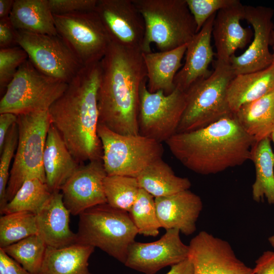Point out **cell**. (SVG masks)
<instances>
[{"instance_id":"d6986e66","label":"cell","mask_w":274,"mask_h":274,"mask_svg":"<svg viewBox=\"0 0 274 274\" xmlns=\"http://www.w3.org/2000/svg\"><path fill=\"white\" fill-rule=\"evenodd\" d=\"M157 218L165 230L176 229L185 235L193 233L203 208L201 198L189 189L155 198Z\"/></svg>"},{"instance_id":"1f68e13d","label":"cell","mask_w":274,"mask_h":274,"mask_svg":"<svg viewBox=\"0 0 274 274\" xmlns=\"http://www.w3.org/2000/svg\"><path fill=\"white\" fill-rule=\"evenodd\" d=\"M37 233L36 215L33 213L18 212L0 217L1 248Z\"/></svg>"},{"instance_id":"44dd1931","label":"cell","mask_w":274,"mask_h":274,"mask_svg":"<svg viewBox=\"0 0 274 274\" xmlns=\"http://www.w3.org/2000/svg\"><path fill=\"white\" fill-rule=\"evenodd\" d=\"M70 215L60 191L53 192L36 214L37 234L48 247L59 248L76 243V233L70 227Z\"/></svg>"},{"instance_id":"7402d4cb","label":"cell","mask_w":274,"mask_h":274,"mask_svg":"<svg viewBox=\"0 0 274 274\" xmlns=\"http://www.w3.org/2000/svg\"><path fill=\"white\" fill-rule=\"evenodd\" d=\"M43 165L46 183L52 192L60 191L62 185L80 166L52 124L46 140Z\"/></svg>"},{"instance_id":"6da1fadb","label":"cell","mask_w":274,"mask_h":274,"mask_svg":"<svg viewBox=\"0 0 274 274\" xmlns=\"http://www.w3.org/2000/svg\"><path fill=\"white\" fill-rule=\"evenodd\" d=\"M142 53L111 41L100 61L99 124L119 134H139L140 92L147 79Z\"/></svg>"},{"instance_id":"9a60e30c","label":"cell","mask_w":274,"mask_h":274,"mask_svg":"<svg viewBox=\"0 0 274 274\" xmlns=\"http://www.w3.org/2000/svg\"><path fill=\"white\" fill-rule=\"evenodd\" d=\"M176 229L166 230L159 239L150 243L134 241L128 247L124 265L145 274H155L188 257L189 247L184 244Z\"/></svg>"},{"instance_id":"52a82bcc","label":"cell","mask_w":274,"mask_h":274,"mask_svg":"<svg viewBox=\"0 0 274 274\" xmlns=\"http://www.w3.org/2000/svg\"><path fill=\"white\" fill-rule=\"evenodd\" d=\"M18 140L10 169L6 200H11L26 180L39 179L46 183L43 159L46 140L52 124L49 110L18 116Z\"/></svg>"},{"instance_id":"7a4b0ae2","label":"cell","mask_w":274,"mask_h":274,"mask_svg":"<svg viewBox=\"0 0 274 274\" xmlns=\"http://www.w3.org/2000/svg\"><path fill=\"white\" fill-rule=\"evenodd\" d=\"M101 72L100 61L83 66L49 109L52 124L79 163L102 159V147L97 134Z\"/></svg>"},{"instance_id":"d6a6232c","label":"cell","mask_w":274,"mask_h":274,"mask_svg":"<svg viewBox=\"0 0 274 274\" xmlns=\"http://www.w3.org/2000/svg\"><path fill=\"white\" fill-rule=\"evenodd\" d=\"M104 189L107 203L129 212L136 199L140 187L136 178L107 175L104 181Z\"/></svg>"},{"instance_id":"7dc6e473","label":"cell","mask_w":274,"mask_h":274,"mask_svg":"<svg viewBox=\"0 0 274 274\" xmlns=\"http://www.w3.org/2000/svg\"><path fill=\"white\" fill-rule=\"evenodd\" d=\"M270 139L271 141L273 142V143L274 144V130L271 133V134L270 135Z\"/></svg>"},{"instance_id":"f35d334b","label":"cell","mask_w":274,"mask_h":274,"mask_svg":"<svg viewBox=\"0 0 274 274\" xmlns=\"http://www.w3.org/2000/svg\"><path fill=\"white\" fill-rule=\"evenodd\" d=\"M16 39L17 29L9 17L0 19V49L18 46Z\"/></svg>"},{"instance_id":"83f0119b","label":"cell","mask_w":274,"mask_h":274,"mask_svg":"<svg viewBox=\"0 0 274 274\" xmlns=\"http://www.w3.org/2000/svg\"><path fill=\"white\" fill-rule=\"evenodd\" d=\"M140 188L155 198L169 196L188 190L191 186L187 178L177 176L162 158L148 165L136 178Z\"/></svg>"},{"instance_id":"d590c367","label":"cell","mask_w":274,"mask_h":274,"mask_svg":"<svg viewBox=\"0 0 274 274\" xmlns=\"http://www.w3.org/2000/svg\"><path fill=\"white\" fill-rule=\"evenodd\" d=\"M28 58L20 46L0 49V89L7 88L20 65Z\"/></svg>"},{"instance_id":"f546056e","label":"cell","mask_w":274,"mask_h":274,"mask_svg":"<svg viewBox=\"0 0 274 274\" xmlns=\"http://www.w3.org/2000/svg\"><path fill=\"white\" fill-rule=\"evenodd\" d=\"M52 192L46 183L39 179L26 180L13 198L0 211L1 215L18 212L37 214L50 197Z\"/></svg>"},{"instance_id":"484cf974","label":"cell","mask_w":274,"mask_h":274,"mask_svg":"<svg viewBox=\"0 0 274 274\" xmlns=\"http://www.w3.org/2000/svg\"><path fill=\"white\" fill-rule=\"evenodd\" d=\"M9 18L17 30L58 35L48 0H14Z\"/></svg>"},{"instance_id":"5bb4252c","label":"cell","mask_w":274,"mask_h":274,"mask_svg":"<svg viewBox=\"0 0 274 274\" xmlns=\"http://www.w3.org/2000/svg\"><path fill=\"white\" fill-rule=\"evenodd\" d=\"M188 246L194 274H254L227 241L206 231L199 232Z\"/></svg>"},{"instance_id":"4fadbf2b","label":"cell","mask_w":274,"mask_h":274,"mask_svg":"<svg viewBox=\"0 0 274 274\" xmlns=\"http://www.w3.org/2000/svg\"><path fill=\"white\" fill-rule=\"evenodd\" d=\"M244 7V20L253 28V39L243 54L233 55L230 58L229 63L235 76L259 71L273 63L272 54L269 47L271 43L274 10L264 6Z\"/></svg>"},{"instance_id":"603a6c76","label":"cell","mask_w":274,"mask_h":274,"mask_svg":"<svg viewBox=\"0 0 274 274\" xmlns=\"http://www.w3.org/2000/svg\"><path fill=\"white\" fill-rule=\"evenodd\" d=\"M187 44L167 51L142 53L150 92L162 90L167 95L174 90V79L182 65Z\"/></svg>"},{"instance_id":"e575fe53","label":"cell","mask_w":274,"mask_h":274,"mask_svg":"<svg viewBox=\"0 0 274 274\" xmlns=\"http://www.w3.org/2000/svg\"><path fill=\"white\" fill-rule=\"evenodd\" d=\"M18 140V131L16 122L10 129L1 152L0 211L3 210L7 203L6 200V192L10 177V164L17 149Z\"/></svg>"},{"instance_id":"4316f807","label":"cell","mask_w":274,"mask_h":274,"mask_svg":"<svg viewBox=\"0 0 274 274\" xmlns=\"http://www.w3.org/2000/svg\"><path fill=\"white\" fill-rule=\"evenodd\" d=\"M243 130L258 142L274 130V91L242 106L234 113Z\"/></svg>"},{"instance_id":"ac0fdd59","label":"cell","mask_w":274,"mask_h":274,"mask_svg":"<svg viewBox=\"0 0 274 274\" xmlns=\"http://www.w3.org/2000/svg\"><path fill=\"white\" fill-rule=\"evenodd\" d=\"M244 6L237 0L232 5L219 10L216 15L212 35L218 61L229 63L235 52L245 48L253 36L250 28H244L241 24V21L245 17Z\"/></svg>"},{"instance_id":"ffe728a7","label":"cell","mask_w":274,"mask_h":274,"mask_svg":"<svg viewBox=\"0 0 274 274\" xmlns=\"http://www.w3.org/2000/svg\"><path fill=\"white\" fill-rule=\"evenodd\" d=\"M216 14L207 20L188 43L184 64L174 79L175 88L186 92L194 83L211 74L212 71H210L209 66L215 53L211 42Z\"/></svg>"},{"instance_id":"4dcf8cb0","label":"cell","mask_w":274,"mask_h":274,"mask_svg":"<svg viewBox=\"0 0 274 274\" xmlns=\"http://www.w3.org/2000/svg\"><path fill=\"white\" fill-rule=\"evenodd\" d=\"M47 247L42 238L34 234L2 249L30 273L40 274Z\"/></svg>"},{"instance_id":"836d02e7","label":"cell","mask_w":274,"mask_h":274,"mask_svg":"<svg viewBox=\"0 0 274 274\" xmlns=\"http://www.w3.org/2000/svg\"><path fill=\"white\" fill-rule=\"evenodd\" d=\"M128 213L138 234L153 237L159 234L161 227L157 216L155 198L152 195L140 188Z\"/></svg>"},{"instance_id":"8992f818","label":"cell","mask_w":274,"mask_h":274,"mask_svg":"<svg viewBox=\"0 0 274 274\" xmlns=\"http://www.w3.org/2000/svg\"><path fill=\"white\" fill-rule=\"evenodd\" d=\"M234 76L229 63L216 60L211 74L185 92L186 107L177 133L200 129L232 115L227 90Z\"/></svg>"},{"instance_id":"ab89813d","label":"cell","mask_w":274,"mask_h":274,"mask_svg":"<svg viewBox=\"0 0 274 274\" xmlns=\"http://www.w3.org/2000/svg\"><path fill=\"white\" fill-rule=\"evenodd\" d=\"M0 274H31L0 248Z\"/></svg>"},{"instance_id":"30bf717a","label":"cell","mask_w":274,"mask_h":274,"mask_svg":"<svg viewBox=\"0 0 274 274\" xmlns=\"http://www.w3.org/2000/svg\"><path fill=\"white\" fill-rule=\"evenodd\" d=\"M147 79L140 92L138 116L140 135L162 143L177 133L186 105V92L175 88L169 94L162 90L150 92Z\"/></svg>"},{"instance_id":"ee69618b","label":"cell","mask_w":274,"mask_h":274,"mask_svg":"<svg viewBox=\"0 0 274 274\" xmlns=\"http://www.w3.org/2000/svg\"><path fill=\"white\" fill-rule=\"evenodd\" d=\"M14 0H0V19L9 17Z\"/></svg>"},{"instance_id":"8fae6325","label":"cell","mask_w":274,"mask_h":274,"mask_svg":"<svg viewBox=\"0 0 274 274\" xmlns=\"http://www.w3.org/2000/svg\"><path fill=\"white\" fill-rule=\"evenodd\" d=\"M53 17L58 35L83 66L101 61L111 40L95 11Z\"/></svg>"},{"instance_id":"277c9868","label":"cell","mask_w":274,"mask_h":274,"mask_svg":"<svg viewBox=\"0 0 274 274\" xmlns=\"http://www.w3.org/2000/svg\"><path fill=\"white\" fill-rule=\"evenodd\" d=\"M143 17L145 32L143 53L155 43L160 51L187 44L197 33L196 25L186 0H132Z\"/></svg>"},{"instance_id":"3957f363","label":"cell","mask_w":274,"mask_h":274,"mask_svg":"<svg viewBox=\"0 0 274 274\" xmlns=\"http://www.w3.org/2000/svg\"><path fill=\"white\" fill-rule=\"evenodd\" d=\"M256 143L234 114L203 128L176 133L165 142L183 166L202 175L216 174L251 160Z\"/></svg>"},{"instance_id":"7c38bea8","label":"cell","mask_w":274,"mask_h":274,"mask_svg":"<svg viewBox=\"0 0 274 274\" xmlns=\"http://www.w3.org/2000/svg\"><path fill=\"white\" fill-rule=\"evenodd\" d=\"M16 42L38 71L66 83L84 66L58 35L17 30Z\"/></svg>"},{"instance_id":"d4e9b609","label":"cell","mask_w":274,"mask_h":274,"mask_svg":"<svg viewBox=\"0 0 274 274\" xmlns=\"http://www.w3.org/2000/svg\"><path fill=\"white\" fill-rule=\"evenodd\" d=\"M94 249L78 243L59 248L47 246L40 274H92L88 261Z\"/></svg>"},{"instance_id":"60d3db41","label":"cell","mask_w":274,"mask_h":274,"mask_svg":"<svg viewBox=\"0 0 274 274\" xmlns=\"http://www.w3.org/2000/svg\"><path fill=\"white\" fill-rule=\"evenodd\" d=\"M254 274H274V251H266L256 260Z\"/></svg>"},{"instance_id":"5b68a950","label":"cell","mask_w":274,"mask_h":274,"mask_svg":"<svg viewBox=\"0 0 274 274\" xmlns=\"http://www.w3.org/2000/svg\"><path fill=\"white\" fill-rule=\"evenodd\" d=\"M79 216L76 243L98 248L124 264L128 247L138 234L129 213L105 203Z\"/></svg>"},{"instance_id":"bcb514c9","label":"cell","mask_w":274,"mask_h":274,"mask_svg":"<svg viewBox=\"0 0 274 274\" xmlns=\"http://www.w3.org/2000/svg\"><path fill=\"white\" fill-rule=\"evenodd\" d=\"M268 241L271 246L274 248V234L268 237Z\"/></svg>"},{"instance_id":"2e32d148","label":"cell","mask_w":274,"mask_h":274,"mask_svg":"<svg viewBox=\"0 0 274 274\" xmlns=\"http://www.w3.org/2000/svg\"><path fill=\"white\" fill-rule=\"evenodd\" d=\"M94 11L112 42L142 50L145 24L132 0H97Z\"/></svg>"},{"instance_id":"74e56055","label":"cell","mask_w":274,"mask_h":274,"mask_svg":"<svg viewBox=\"0 0 274 274\" xmlns=\"http://www.w3.org/2000/svg\"><path fill=\"white\" fill-rule=\"evenodd\" d=\"M97 0H48L53 14L94 11Z\"/></svg>"},{"instance_id":"f1b7e54d","label":"cell","mask_w":274,"mask_h":274,"mask_svg":"<svg viewBox=\"0 0 274 274\" xmlns=\"http://www.w3.org/2000/svg\"><path fill=\"white\" fill-rule=\"evenodd\" d=\"M251 160L255 169V180L252 186L253 199L260 202L265 197L269 204H274V153L270 137L254 144Z\"/></svg>"},{"instance_id":"7bdbcfd3","label":"cell","mask_w":274,"mask_h":274,"mask_svg":"<svg viewBox=\"0 0 274 274\" xmlns=\"http://www.w3.org/2000/svg\"><path fill=\"white\" fill-rule=\"evenodd\" d=\"M166 274H194L193 264L188 257L184 260L171 266Z\"/></svg>"},{"instance_id":"ba28073f","label":"cell","mask_w":274,"mask_h":274,"mask_svg":"<svg viewBox=\"0 0 274 274\" xmlns=\"http://www.w3.org/2000/svg\"><path fill=\"white\" fill-rule=\"evenodd\" d=\"M102 147V161L108 176L136 178L153 162L162 158V143L141 135H124L98 124Z\"/></svg>"},{"instance_id":"cb8c5ba5","label":"cell","mask_w":274,"mask_h":274,"mask_svg":"<svg viewBox=\"0 0 274 274\" xmlns=\"http://www.w3.org/2000/svg\"><path fill=\"white\" fill-rule=\"evenodd\" d=\"M274 91V63L257 72L234 76L227 90V98L233 113L242 106Z\"/></svg>"},{"instance_id":"e0dca14e","label":"cell","mask_w":274,"mask_h":274,"mask_svg":"<svg viewBox=\"0 0 274 274\" xmlns=\"http://www.w3.org/2000/svg\"><path fill=\"white\" fill-rule=\"evenodd\" d=\"M107 176L101 159L80 165L62 185L60 192L63 203L73 216L107 203L104 181Z\"/></svg>"},{"instance_id":"b9f144b4","label":"cell","mask_w":274,"mask_h":274,"mask_svg":"<svg viewBox=\"0 0 274 274\" xmlns=\"http://www.w3.org/2000/svg\"><path fill=\"white\" fill-rule=\"evenodd\" d=\"M18 116L11 113L0 114V152L4 147L7 134L12 126L17 122Z\"/></svg>"},{"instance_id":"8d00e7d4","label":"cell","mask_w":274,"mask_h":274,"mask_svg":"<svg viewBox=\"0 0 274 274\" xmlns=\"http://www.w3.org/2000/svg\"><path fill=\"white\" fill-rule=\"evenodd\" d=\"M237 0H186L196 25L197 33L207 20L219 10L229 7Z\"/></svg>"},{"instance_id":"9c48e42d","label":"cell","mask_w":274,"mask_h":274,"mask_svg":"<svg viewBox=\"0 0 274 274\" xmlns=\"http://www.w3.org/2000/svg\"><path fill=\"white\" fill-rule=\"evenodd\" d=\"M67 85L41 73L28 58L7 86L0 101V114L11 113L18 116L49 110Z\"/></svg>"},{"instance_id":"f6af8a7d","label":"cell","mask_w":274,"mask_h":274,"mask_svg":"<svg viewBox=\"0 0 274 274\" xmlns=\"http://www.w3.org/2000/svg\"><path fill=\"white\" fill-rule=\"evenodd\" d=\"M271 43L272 44V49H273V53L272 54V57H273V63H274V23H273V29L272 30L271 33Z\"/></svg>"}]
</instances>
